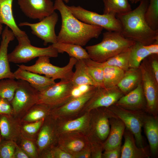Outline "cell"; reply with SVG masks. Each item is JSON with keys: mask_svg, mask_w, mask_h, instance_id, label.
Wrapping results in <instances>:
<instances>
[{"mask_svg": "<svg viewBox=\"0 0 158 158\" xmlns=\"http://www.w3.org/2000/svg\"><path fill=\"white\" fill-rule=\"evenodd\" d=\"M9 28L6 26L1 34L0 45V80L5 78L15 79L9 66L8 48L9 43L14 40L15 36Z\"/></svg>", "mask_w": 158, "mask_h": 158, "instance_id": "19", "label": "cell"}, {"mask_svg": "<svg viewBox=\"0 0 158 158\" xmlns=\"http://www.w3.org/2000/svg\"><path fill=\"white\" fill-rule=\"evenodd\" d=\"M145 18L152 29L158 30V0H150L145 13Z\"/></svg>", "mask_w": 158, "mask_h": 158, "instance_id": "37", "label": "cell"}, {"mask_svg": "<svg viewBox=\"0 0 158 158\" xmlns=\"http://www.w3.org/2000/svg\"><path fill=\"white\" fill-rule=\"evenodd\" d=\"M142 0H132V3H137L140 2Z\"/></svg>", "mask_w": 158, "mask_h": 158, "instance_id": "49", "label": "cell"}, {"mask_svg": "<svg viewBox=\"0 0 158 158\" xmlns=\"http://www.w3.org/2000/svg\"><path fill=\"white\" fill-rule=\"evenodd\" d=\"M52 45L57 50L59 53H66L70 56L78 60L90 58L86 49L80 45L58 42Z\"/></svg>", "mask_w": 158, "mask_h": 158, "instance_id": "28", "label": "cell"}, {"mask_svg": "<svg viewBox=\"0 0 158 158\" xmlns=\"http://www.w3.org/2000/svg\"><path fill=\"white\" fill-rule=\"evenodd\" d=\"M43 157L47 158H73L72 154L58 146L52 147L44 153Z\"/></svg>", "mask_w": 158, "mask_h": 158, "instance_id": "40", "label": "cell"}, {"mask_svg": "<svg viewBox=\"0 0 158 158\" xmlns=\"http://www.w3.org/2000/svg\"><path fill=\"white\" fill-rule=\"evenodd\" d=\"M18 4L25 16L40 21L55 10L51 0H18Z\"/></svg>", "mask_w": 158, "mask_h": 158, "instance_id": "14", "label": "cell"}, {"mask_svg": "<svg viewBox=\"0 0 158 158\" xmlns=\"http://www.w3.org/2000/svg\"><path fill=\"white\" fill-rule=\"evenodd\" d=\"M3 30L2 24L0 23V35L2 34Z\"/></svg>", "mask_w": 158, "mask_h": 158, "instance_id": "48", "label": "cell"}, {"mask_svg": "<svg viewBox=\"0 0 158 158\" xmlns=\"http://www.w3.org/2000/svg\"><path fill=\"white\" fill-rule=\"evenodd\" d=\"M109 115L110 131L107 138L103 143L104 150L121 146L122 138L126 128L124 124L121 119L110 114Z\"/></svg>", "mask_w": 158, "mask_h": 158, "instance_id": "20", "label": "cell"}, {"mask_svg": "<svg viewBox=\"0 0 158 158\" xmlns=\"http://www.w3.org/2000/svg\"><path fill=\"white\" fill-rule=\"evenodd\" d=\"M145 46L151 54H158V42Z\"/></svg>", "mask_w": 158, "mask_h": 158, "instance_id": "47", "label": "cell"}, {"mask_svg": "<svg viewBox=\"0 0 158 158\" xmlns=\"http://www.w3.org/2000/svg\"><path fill=\"white\" fill-rule=\"evenodd\" d=\"M97 87L81 96L73 98L62 105L51 109L50 114L54 119L67 118L81 112L95 92Z\"/></svg>", "mask_w": 158, "mask_h": 158, "instance_id": "15", "label": "cell"}, {"mask_svg": "<svg viewBox=\"0 0 158 158\" xmlns=\"http://www.w3.org/2000/svg\"><path fill=\"white\" fill-rule=\"evenodd\" d=\"M18 44L8 54L9 62L15 63H26L36 58L43 56L56 58L58 55L57 50L52 45L45 48L32 45L27 35L16 38Z\"/></svg>", "mask_w": 158, "mask_h": 158, "instance_id": "4", "label": "cell"}, {"mask_svg": "<svg viewBox=\"0 0 158 158\" xmlns=\"http://www.w3.org/2000/svg\"><path fill=\"white\" fill-rule=\"evenodd\" d=\"M92 148L90 145L84 149L74 154L73 158H91Z\"/></svg>", "mask_w": 158, "mask_h": 158, "instance_id": "45", "label": "cell"}, {"mask_svg": "<svg viewBox=\"0 0 158 158\" xmlns=\"http://www.w3.org/2000/svg\"><path fill=\"white\" fill-rule=\"evenodd\" d=\"M55 10L60 12L61 18L60 30L57 35V42L85 45L91 39L98 38L103 28L83 22L70 12L63 0H56Z\"/></svg>", "mask_w": 158, "mask_h": 158, "instance_id": "1", "label": "cell"}, {"mask_svg": "<svg viewBox=\"0 0 158 158\" xmlns=\"http://www.w3.org/2000/svg\"><path fill=\"white\" fill-rule=\"evenodd\" d=\"M58 18V14L54 11L38 23L23 22L20 23L18 25L30 27L32 34L43 40L44 44L46 45L49 43L52 44L57 42L55 28Z\"/></svg>", "mask_w": 158, "mask_h": 158, "instance_id": "11", "label": "cell"}, {"mask_svg": "<svg viewBox=\"0 0 158 158\" xmlns=\"http://www.w3.org/2000/svg\"><path fill=\"white\" fill-rule=\"evenodd\" d=\"M90 111V133L102 142L105 141L110 130L109 113L105 107L97 108Z\"/></svg>", "mask_w": 158, "mask_h": 158, "instance_id": "16", "label": "cell"}, {"mask_svg": "<svg viewBox=\"0 0 158 158\" xmlns=\"http://www.w3.org/2000/svg\"><path fill=\"white\" fill-rule=\"evenodd\" d=\"M135 42L125 37L120 32L107 31L103 33L100 42L87 46L85 49L91 59L102 63L130 47Z\"/></svg>", "mask_w": 158, "mask_h": 158, "instance_id": "3", "label": "cell"}, {"mask_svg": "<svg viewBox=\"0 0 158 158\" xmlns=\"http://www.w3.org/2000/svg\"><path fill=\"white\" fill-rule=\"evenodd\" d=\"M73 87L71 80H61L39 92L37 104H44L51 109L59 107L72 99L71 92Z\"/></svg>", "mask_w": 158, "mask_h": 158, "instance_id": "9", "label": "cell"}, {"mask_svg": "<svg viewBox=\"0 0 158 158\" xmlns=\"http://www.w3.org/2000/svg\"><path fill=\"white\" fill-rule=\"evenodd\" d=\"M150 54L145 45L135 42L130 47L129 68H139L143 60Z\"/></svg>", "mask_w": 158, "mask_h": 158, "instance_id": "31", "label": "cell"}, {"mask_svg": "<svg viewBox=\"0 0 158 158\" xmlns=\"http://www.w3.org/2000/svg\"></svg>", "mask_w": 158, "mask_h": 158, "instance_id": "52", "label": "cell"}, {"mask_svg": "<svg viewBox=\"0 0 158 158\" xmlns=\"http://www.w3.org/2000/svg\"><path fill=\"white\" fill-rule=\"evenodd\" d=\"M51 109L46 105L37 104L33 106L23 118V121L27 123L36 121L45 118L50 114Z\"/></svg>", "mask_w": 158, "mask_h": 158, "instance_id": "35", "label": "cell"}, {"mask_svg": "<svg viewBox=\"0 0 158 158\" xmlns=\"http://www.w3.org/2000/svg\"><path fill=\"white\" fill-rule=\"evenodd\" d=\"M147 58L154 75L158 82V54H151Z\"/></svg>", "mask_w": 158, "mask_h": 158, "instance_id": "43", "label": "cell"}, {"mask_svg": "<svg viewBox=\"0 0 158 158\" xmlns=\"http://www.w3.org/2000/svg\"><path fill=\"white\" fill-rule=\"evenodd\" d=\"M75 66V70L71 80L73 87L84 84L96 87L88 72L84 60H78Z\"/></svg>", "mask_w": 158, "mask_h": 158, "instance_id": "29", "label": "cell"}, {"mask_svg": "<svg viewBox=\"0 0 158 158\" xmlns=\"http://www.w3.org/2000/svg\"><path fill=\"white\" fill-rule=\"evenodd\" d=\"M57 137L55 130V123L50 121L43 124L38 134L37 144L38 150L41 152L48 148Z\"/></svg>", "mask_w": 158, "mask_h": 158, "instance_id": "27", "label": "cell"}, {"mask_svg": "<svg viewBox=\"0 0 158 158\" xmlns=\"http://www.w3.org/2000/svg\"><path fill=\"white\" fill-rule=\"evenodd\" d=\"M130 47L102 63L98 62L102 67L106 66L118 67L124 71L129 68V61Z\"/></svg>", "mask_w": 158, "mask_h": 158, "instance_id": "33", "label": "cell"}, {"mask_svg": "<svg viewBox=\"0 0 158 158\" xmlns=\"http://www.w3.org/2000/svg\"><path fill=\"white\" fill-rule=\"evenodd\" d=\"M15 79L27 81L39 92H41L55 83V80L45 76L18 67L14 72Z\"/></svg>", "mask_w": 158, "mask_h": 158, "instance_id": "21", "label": "cell"}, {"mask_svg": "<svg viewBox=\"0 0 158 158\" xmlns=\"http://www.w3.org/2000/svg\"><path fill=\"white\" fill-rule=\"evenodd\" d=\"M18 84V81L14 79L5 78L0 80V97L6 99L11 102Z\"/></svg>", "mask_w": 158, "mask_h": 158, "instance_id": "36", "label": "cell"}, {"mask_svg": "<svg viewBox=\"0 0 158 158\" xmlns=\"http://www.w3.org/2000/svg\"><path fill=\"white\" fill-rule=\"evenodd\" d=\"M21 127L11 115L0 114V139L16 141L22 135Z\"/></svg>", "mask_w": 158, "mask_h": 158, "instance_id": "22", "label": "cell"}, {"mask_svg": "<svg viewBox=\"0 0 158 158\" xmlns=\"http://www.w3.org/2000/svg\"><path fill=\"white\" fill-rule=\"evenodd\" d=\"M143 126L148 140L151 155L155 156L158 150V120L155 116L147 113L144 118Z\"/></svg>", "mask_w": 158, "mask_h": 158, "instance_id": "25", "label": "cell"}, {"mask_svg": "<svg viewBox=\"0 0 158 158\" xmlns=\"http://www.w3.org/2000/svg\"><path fill=\"white\" fill-rule=\"evenodd\" d=\"M115 104L126 109L146 112V102L142 81L136 88L123 96Z\"/></svg>", "mask_w": 158, "mask_h": 158, "instance_id": "18", "label": "cell"}, {"mask_svg": "<svg viewBox=\"0 0 158 158\" xmlns=\"http://www.w3.org/2000/svg\"><path fill=\"white\" fill-rule=\"evenodd\" d=\"M18 84L11 102L13 113L20 114L37 104L39 92L26 81L18 80Z\"/></svg>", "mask_w": 158, "mask_h": 158, "instance_id": "10", "label": "cell"}, {"mask_svg": "<svg viewBox=\"0 0 158 158\" xmlns=\"http://www.w3.org/2000/svg\"><path fill=\"white\" fill-rule=\"evenodd\" d=\"M123 136L124 142L121 146L120 158H146L150 155L145 148H140L136 145L133 134L126 128Z\"/></svg>", "mask_w": 158, "mask_h": 158, "instance_id": "23", "label": "cell"}, {"mask_svg": "<svg viewBox=\"0 0 158 158\" xmlns=\"http://www.w3.org/2000/svg\"><path fill=\"white\" fill-rule=\"evenodd\" d=\"M147 57L142 61L139 67L141 71L142 87L146 102V111L153 116H157L158 82Z\"/></svg>", "mask_w": 158, "mask_h": 158, "instance_id": "7", "label": "cell"}, {"mask_svg": "<svg viewBox=\"0 0 158 158\" xmlns=\"http://www.w3.org/2000/svg\"><path fill=\"white\" fill-rule=\"evenodd\" d=\"M121 146L114 149L105 150L103 153L102 158H120Z\"/></svg>", "mask_w": 158, "mask_h": 158, "instance_id": "44", "label": "cell"}, {"mask_svg": "<svg viewBox=\"0 0 158 158\" xmlns=\"http://www.w3.org/2000/svg\"><path fill=\"white\" fill-rule=\"evenodd\" d=\"M35 63L31 66L23 64L18 65L19 67L32 72L43 74L46 77L55 80L57 79L71 80L74 72L73 69L78 60L71 57L68 63L60 67L52 64L49 57L43 56L38 57Z\"/></svg>", "mask_w": 158, "mask_h": 158, "instance_id": "5", "label": "cell"}, {"mask_svg": "<svg viewBox=\"0 0 158 158\" xmlns=\"http://www.w3.org/2000/svg\"><path fill=\"white\" fill-rule=\"evenodd\" d=\"M59 120L55 123L56 136L78 133L88 135L91 130V112H85L82 116L73 119Z\"/></svg>", "mask_w": 158, "mask_h": 158, "instance_id": "13", "label": "cell"}, {"mask_svg": "<svg viewBox=\"0 0 158 158\" xmlns=\"http://www.w3.org/2000/svg\"><path fill=\"white\" fill-rule=\"evenodd\" d=\"M28 155L16 143L14 158H29Z\"/></svg>", "mask_w": 158, "mask_h": 158, "instance_id": "46", "label": "cell"}, {"mask_svg": "<svg viewBox=\"0 0 158 158\" xmlns=\"http://www.w3.org/2000/svg\"><path fill=\"white\" fill-rule=\"evenodd\" d=\"M64 1H65L66 3H68L69 1V0H63Z\"/></svg>", "mask_w": 158, "mask_h": 158, "instance_id": "50", "label": "cell"}, {"mask_svg": "<svg viewBox=\"0 0 158 158\" xmlns=\"http://www.w3.org/2000/svg\"><path fill=\"white\" fill-rule=\"evenodd\" d=\"M67 6L75 17L83 22L101 27L107 31L121 32V24L116 15L100 14L85 9L80 6Z\"/></svg>", "mask_w": 158, "mask_h": 158, "instance_id": "8", "label": "cell"}, {"mask_svg": "<svg viewBox=\"0 0 158 158\" xmlns=\"http://www.w3.org/2000/svg\"><path fill=\"white\" fill-rule=\"evenodd\" d=\"M16 142L11 140L0 141V158H14Z\"/></svg>", "mask_w": 158, "mask_h": 158, "instance_id": "38", "label": "cell"}, {"mask_svg": "<svg viewBox=\"0 0 158 158\" xmlns=\"http://www.w3.org/2000/svg\"><path fill=\"white\" fill-rule=\"evenodd\" d=\"M103 67L104 88L110 89L117 86L123 77L125 71L115 66H106Z\"/></svg>", "mask_w": 158, "mask_h": 158, "instance_id": "30", "label": "cell"}, {"mask_svg": "<svg viewBox=\"0 0 158 158\" xmlns=\"http://www.w3.org/2000/svg\"><path fill=\"white\" fill-rule=\"evenodd\" d=\"M123 95L117 86L110 89L97 87L81 112H90L100 107L107 108L115 104Z\"/></svg>", "mask_w": 158, "mask_h": 158, "instance_id": "12", "label": "cell"}, {"mask_svg": "<svg viewBox=\"0 0 158 158\" xmlns=\"http://www.w3.org/2000/svg\"><path fill=\"white\" fill-rule=\"evenodd\" d=\"M106 108L110 115L118 118L123 122L126 128L134 135L138 147L144 148L141 132L144 117L147 112L126 109L116 104Z\"/></svg>", "mask_w": 158, "mask_h": 158, "instance_id": "6", "label": "cell"}, {"mask_svg": "<svg viewBox=\"0 0 158 158\" xmlns=\"http://www.w3.org/2000/svg\"><path fill=\"white\" fill-rule=\"evenodd\" d=\"M148 4L147 0H142L134 10L116 16L121 24L123 36L144 45L158 42V30L152 29L145 18Z\"/></svg>", "mask_w": 158, "mask_h": 158, "instance_id": "2", "label": "cell"}, {"mask_svg": "<svg viewBox=\"0 0 158 158\" xmlns=\"http://www.w3.org/2000/svg\"><path fill=\"white\" fill-rule=\"evenodd\" d=\"M141 81L140 68H129L125 71L123 76L117 86L124 95L136 88Z\"/></svg>", "mask_w": 158, "mask_h": 158, "instance_id": "26", "label": "cell"}, {"mask_svg": "<svg viewBox=\"0 0 158 158\" xmlns=\"http://www.w3.org/2000/svg\"><path fill=\"white\" fill-rule=\"evenodd\" d=\"M13 113L11 102L6 99L0 97V114L11 115Z\"/></svg>", "mask_w": 158, "mask_h": 158, "instance_id": "42", "label": "cell"}, {"mask_svg": "<svg viewBox=\"0 0 158 158\" xmlns=\"http://www.w3.org/2000/svg\"><path fill=\"white\" fill-rule=\"evenodd\" d=\"M57 138L58 146L73 155L90 145L88 135L83 134H63Z\"/></svg>", "mask_w": 158, "mask_h": 158, "instance_id": "17", "label": "cell"}, {"mask_svg": "<svg viewBox=\"0 0 158 158\" xmlns=\"http://www.w3.org/2000/svg\"><path fill=\"white\" fill-rule=\"evenodd\" d=\"M104 13L116 16L127 13L132 10L128 0H103Z\"/></svg>", "mask_w": 158, "mask_h": 158, "instance_id": "32", "label": "cell"}, {"mask_svg": "<svg viewBox=\"0 0 158 158\" xmlns=\"http://www.w3.org/2000/svg\"><path fill=\"white\" fill-rule=\"evenodd\" d=\"M21 148L28 155L30 158H35L38 157V154L36 147L31 140L25 138L22 135L21 137Z\"/></svg>", "mask_w": 158, "mask_h": 158, "instance_id": "39", "label": "cell"}, {"mask_svg": "<svg viewBox=\"0 0 158 158\" xmlns=\"http://www.w3.org/2000/svg\"><path fill=\"white\" fill-rule=\"evenodd\" d=\"M13 1L0 0V23L7 26L17 38L27 34L18 27L15 21L12 10Z\"/></svg>", "mask_w": 158, "mask_h": 158, "instance_id": "24", "label": "cell"}, {"mask_svg": "<svg viewBox=\"0 0 158 158\" xmlns=\"http://www.w3.org/2000/svg\"><path fill=\"white\" fill-rule=\"evenodd\" d=\"M130 1L132 2V0H129Z\"/></svg>", "mask_w": 158, "mask_h": 158, "instance_id": "51", "label": "cell"}, {"mask_svg": "<svg viewBox=\"0 0 158 158\" xmlns=\"http://www.w3.org/2000/svg\"><path fill=\"white\" fill-rule=\"evenodd\" d=\"M88 72L97 87L103 86L104 71L103 67L98 63L90 58L84 60Z\"/></svg>", "mask_w": 158, "mask_h": 158, "instance_id": "34", "label": "cell"}, {"mask_svg": "<svg viewBox=\"0 0 158 158\" xmlns=\"http://www.w3.org/2000/svg\"><path fill=\"white\" fill-rule=\"evenodd\" d=\"M44 119L31 122L27 123L21 128L23 133L29 135H32L36 133L41 128L44 122Z\"/></svg>", "mask_w": 158, "mask_h": 158, "instance_id": "41", "label": "cell"}]
</instances>
